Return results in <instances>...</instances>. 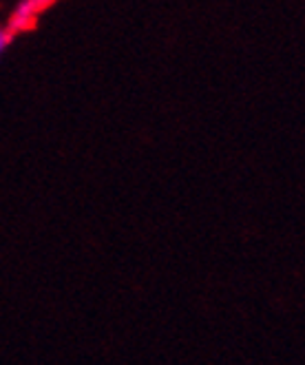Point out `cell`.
<instances>
[{
  "instance_id": "7a4b0ae2",
  "label": "cell",
  "mask_w": 305,
  "mask_h": 365,
  "mask_svg": "<svg viewBox=\"0 0 305 365\" xmlns=\"http://www.w3.org/2000/svg\"><path fill=\"white\" fill-rule=\"evenodd\" d=\"M11 34L7 31V27H0V56H3V51L9 47V42H11Z\"/></svg>"
},
{
  "instance_id": "6da1fadb",
  "label": "cell",
  "mask_w": 305,
  "mask_h": 365,
  "mask_svg": "<svg viewBox=\"0 0 305 365\" xmlns=\"http://www.w3.org/2000/svg\"><path fill=\"white\" fill-rule=\"evenodd\" d=\"M53 0H20V3L14 7L11 16H9V25L7 31L14 36L18 31H25L33 25V20L40 16V11H45Z\"/></svg>"
}]
</instances>
